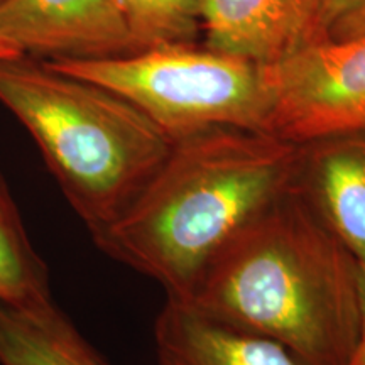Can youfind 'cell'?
Masks as SVG:
<instances>
[{"mask_svg":"<svg viewBox=\"0 0 365 365\" xmlns=\"http://www.w3.org/2000/svg\"><path fill=\"white\" fill-rule=\"evenodd\" d=\"M185 301L276 341L301 365H346L362 325V267L291 186L228 242Z\"/></svg>","mask_w":365,"mask_h":365,"instance_id":"cell-1","label":"cell"},{"mask_svg":"<svg viewBox=\"0 0 365 365\" xmlns=\"http://www.w3.org/2000/svg\"><path fill=\"white\" fill-rule=\"evenodd\" d=\"M299 144L261 130L215 127L173 144L125 215L97 245L188 299L213 259L293 186Z\"/></svg>","mask_w":365,"mask_h":365,"instance_id":"cell-2","label":"cell"},{"mask_svg":"<svg viewBox=\"0 0 365 365\" xmlns=\"http://www.w3.org/2000/svg\"><path fill=\"white\" fill-rule=\"evenodd\" d=\"M0 103L38 144L95 244L175 144L117 91L24 54L0 58Z\"/></svg>","mask_w":365,"mask_h":365,"instance_id":"cell-3","label":"cell"},{"mask_svg":"<svg viewBox=\"0 0 365 365\" xmlns=\"http://www.w3.org/2000/svg\"><path fill=\"white\" fill-rule=\"evenodd\" d=\"M49 65L117 91L173 143L215 127L269 132V68L237 54L186 44Z\"/></svg>","mask_w":365,"mask_h":365,"instance_id":"cell-4","label":"cell"},{"mask_svg":"<svg viewBox=\"0 0 365 365\" xmlns=\"http://www.w3.org/2000/svg\"><path fill=\"white\" fill-rule=\"evenodd\" d=\"M267 68L271 134L296 144L365 134V34L314 41Z\"/></svg>","mask_w":365,"mask_h":365,"instance_id":"cell-5","label":"cell"},{"mask_svg":"<svg viewBox=\"0 0 365 365\" xmlns=\"http://www.w3.org/2000/svg\"><path fill=\"white\" fill-rule=\"evenodd\" d=\"M0 41L44 63L134 54L118 0H2Z\"/></svg>","mask_w":365,"mask_h":365,"instance_id":"cell-6","label":"cell"},{"mask_svg":"<svg viewBox=\"0 0 365 365\" xmlns=\"http://www.w3.org/2000/svg\"><path fill=\"white\" fill-rule=\"evenodd\" d=\"M293 188L365 269V134L299 144Z\"/></svg>","mask_w":365,"mask_h":365,"instance_id":"cell-7","label":"cell"},{"mask_svg":"<svg viewBox=\"0 0 365 365\" xmlns=\"http://www.w3.org/2000/svg\"><path fill=\"white\" fill-rule=\"evenodd\" d=\"M318 0H207L205 46L274 65L314 43Z\"/></svg>","mask_w":365,"mask_h":365,"instance_id":"cell-8","label":"cell"},{"mask_svg":"<svg viewBox=\"0 0 365 365\" xmlns=\"http://www.w3.org/2000/svg\"><path fill=\"white\" fill-rule=\"evenodd\" d=\"M158 365H301L284 346L166 298L154 323Z\"/></svg>","mask_w":365,"mask_h":365,"instance_id":"cell-9","label":"cell"},{"mask_svg":"<svg viewBox=\"0 0 365 365\" xmlns=\"http://www.w3.org/2000/svg\"><path fill=\"white\" fill-rule=\"evenodd\" d=\"M0 365H107L54 301L19 307L0 301Z\"/></svg>","mask_w":365,"mask_h":365,"instance_id":"cell-10","label":"cell"},{"mask_svg":"<svg viewBox=\"0 0 365 365\" xmlns=\"http://www.w3.org/2000/svg\"><path fill=\"white\" fill-rule=\"evenodd\" d=\"M0 301L19 307L51 303L48 267L36 252L16 200L0 173Z\"/></svg>","mask_w":365,"mask_h":365,"instance_id":"cell-11","label":"cell"},{"mask_svg":"<svg viewBox=\"0 0 365 365\" xmlns=\"http://www.w3.org/2000/svg\"><path fill=\"white\" fill-rule=\"evenodd\" d=\"M134 53L195 44L207 0H118Z\"/></svg>","mask_w":365,"mask_h":365,"instance_id":"cell-12","label":"cell"},{"mask_svg":"<svg viewBox=\"0 0 365 365\" xmlns=\"http://www.w3.org/2000/svg\"><path fill=\"white\" fill-rule=\"evenodd\" d=\"M365 6V0H318L314 41L327 39L328 31L340 19Z\"/></svg>","mask_w":365,"mask_h":365,"instance_id":"cell-13","label":"cell"},{"mask_svg":"<svg viewBox=\"0 0 365 365\" xmlns=\"http://www.w3.org/2000/svg\"><path fill=\"white\" fill-rule=\"evenodd\" d=\"M365 34V6L357 9V11L349 14V16L344 17L336 22L335 26L328 31V39H350L355 38V36Z\"/></svg>","mask_w":365,"mask_h":365,"instance_id":"cell-14","label":"cell"},{"mask_svg":"<svg viewBox=\"0 0 365 365\" xmlns=\"http://www.w3.org/2000/svg\"><path fill=\"white\" fill-rule=\"evenodd\" d=\"M346 365H365V269H362V325H360L357 346Z\"/></svg>","mask_w":365,"mask_h":365,"instance_id":"cell-15","label":"cell"},{"mask_svg":"<svg viewBox=\"0 0 365 365\" xmlns=\"http://www.w3.org/2000/svg\"><path fill=\"white\" fill-rule=\"evenodd\" d=\"M14 54H19V53H16V51H14V49L11 48V46H7L6 43H4V41H0V58H4V56H14Z\"/></svg>","mask_w":365,"mask_h":365,"instance_id":"cell-16","label":"cell"},{"mask_svg":"<svg viewBox=\"0 0 365 365\" xmlns=\"http://www.w3.org/2000/svg\"><path fill=\"white\" fill-rule=\"evenodd\" d=\"M0 2H2V0H0Z\"/></svg>","mask_w":365,"mask_h":365,"instance_id":"cell-17","label":"cell"}]
</instances>
